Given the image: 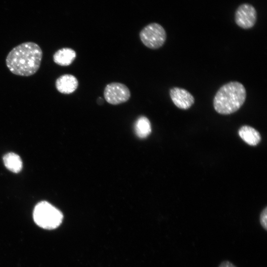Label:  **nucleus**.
<instances>
[{
	"instance_id": "nucleus-6",
	"label": "nucleus",
	"mask_w": 267,
	"mask_h": 267,
	"mask_svg": "<svg viewBox=\"0 0 267 267\" xmlns=\"http://www.w3.org/2000/svg\"><path fill=\"white\" fill-rule=\"evenodd\" d=\"M257 19V11L251 4L242 3L239 5L235 10V23L243 29H249L253 27L256 23Z\"/></svg>"
},
{
	"instance_id": "nucleus-2",
	"label": "nucleus",
	"mask_w": 267,
	"mask_h": 267,
	"mask_svg": "<svg viewBox=\"0 0 267 267\" xmlns=\"http://www.w3.org/2000/svg\"><path fill=\"white\" fill-rule=\"evenodd\" d=\"M246 97V89L241 83L230 82L221 87L213 100L215 110L222 115H229L237 110L244 104Z\"/></svg>"
},
{
	"instance_id": "nucleus-8",
	"label": "nucleus",
	"mask_w": 267,
	"mask_h": 267,
	"mask_svg": "<svg viewBox=\"0 0 267 267\" xmlns=\"http://www.w3.org/2000/svg\"><path fill=\"white\" fill-rule=\"evenodd\" d=\"M79 85L77 78L73 75L66 74L60 76L55 81L57 90L63 94H71L78 88Z\"/></svg>"
},
{
	"instance_id": "nucleus-13",
	"label": "nucleus",
	"mask_w": 267,
	"mask_h": 267,
	"mask_svg": "<svg viewBox=\"0 0 267 267\" xmlns=\"http://www.w3.org/2000/svg\"><path fill=\"white\" fill-rule=\"evenodd\" d=\"M267 207L262 211L260 216V222L262 227L267 230Z\"/></svg>"
},
{
	"instance_id": "nucleus-12",
	"label": "nucleus",
	"mask_w": 267,
	"mask_h": 267,
	"mask_svg": "<svg viewBox=\"0 0 267 267\" xmlns=\"http://www.w3.org/2000/svg\"><path fill=\"white\" fill-rule=\"evenodd\" d=\"M134 131L140 138L148 136L151 132V125L149 120L144 116H139L134 123Z\"/></svg>"
},
{
	"instance_id": "nucleus-4",
	"label": "nucleus",
	"mask_w": 267,
	"mask_h": 267,
	"mask_svg": "<svg viewBox=\"0 0 267 267\" xmlns=\"http://www.w3.org/2000/svg\"><path fill=\"white\" fill-rule=\"evenodd\" d=\"M143 44L149 48L158 49L165 44L167 38L165 30L159 23H150L143 27L139 33Z\"/></svg>"
},
{
	"instance_id": "nucleus-1",
	"label": "nucleus",
	"mask_w": 267,
	"mask_h": 267,
	"mask_svg": "<svg viewBox=\"0 0 267 267\" xmlns=\"http://www.w3.org/2000/svg\"><path fill=\"white\" fill-rule=\"evenodd\" d=\"M43 57L40 46L32 42L22 43L7 54L5 61L9 70L20 76H30L39 69Z\"/></svg>"
},
{
	"instance_id": "nucleus-3",
	"label": "nucleus",
	"mask_w": 267,
	"mask_h": 267,
	"mask_svg": "<svg viewBox=\"0 0 267 267\" xmlns=\"http://www.w3.org/2000/svg\"><path fill=\"white\" fill-rule=\"evenodd\" d=\"M33 219L37 225L47 230L57 228L62 223V212L45 201L38 203L33 211Z\"/></svg>"
},
{
	"instance_id": "nucleus-10",
	"label": "nucleus",
	"mask_w": 267,
	"mask_h": 267,
	"mask_svg": "<svg viewBox=\"0 0 267 267\" xmlns=\"http://www.w3.org/2000/svg\"><path fill=\"white\" fill-rule=\"evenodd\" d=\"M238 134L244 141L252 146L257 145L261 139L259 132L249 126H242L238 131Z\"/></svg>"
},
{
	"instance_id": "nucleus-14",
	"label": "nucleus",
	"mask_w": 267,
	"mask_h": 267,
	"mask_svg": "<svg viewBox=\"0 0 267 267\" xmlns=\"http://www.w3.org/2000/svg\"><path fill=\"white\" fill-rule=\"evenodd\" d=\"M218 267H237L232 263L225 260L221 263Z\"/></svg>"
},
{
	"instance_id": "nucleus-9",
	"label": "nucleus",
	"mask_w": 267,
	"mask_h": 267,
	"mask_svg": "<svg viewBox=\"0 0 267 267\" xmlns=\"http://www.w3.org/2000/svg\"><path fill=\"white\" fill-rule=\"evenodd\" d=\"M76 57L75 51L69 47H64L57 50L53 55L54 63L62 66L71 64Z\"/></svg>"
},
{
	"instance_id": "nucleus-11",
	"label": "nucleus",
	"mask_w": 267,
	"mask_h": 267,
	"mask_svg": "<svg viewBox=\"0 0 267 267\" xmlns=\"http://www.w3.org/2000/svg\"><path fill=\"white\" fill-rule=\"evenodd\" d=\"M3 161L5 167L10 171L18 173L22 169V161L20 157L14 152H9L3 157Z\"/></svg>"
},
{
	"instance_id": "nucleus-5",
	"label": "nucleus",
	"mask_w": 267,
	"mask_h": 267,
	"mask_svg": "<svg viewBox=\"0 0 267 267\" xmlns=\"http://www.w3.org/2000/svg\"><path fill=\"white\" fill-rule=\"evenodd\" d=\"M103 95L108 103L118 105L127 102L131 97V92L125 84L112 82L106 86Z\"/></svg>"
},
{
	"instance_id": "nucleus-7",
	"label": "nucleus",
	"mask_w": 267,
	"mask_h": 267,
	"mask_svg": "<svg viewBox=\"0 0 267 267\" xmlns=\"http://www.w3.org/2000/svg\"><path fill=\"white\" fill-rule=\"evenodd\" d=\"M170 97L174 104L178 108L186 110L194 104L193 96L187 90L174 87L170 90Z\"/></svg>"
}]
</instances>
